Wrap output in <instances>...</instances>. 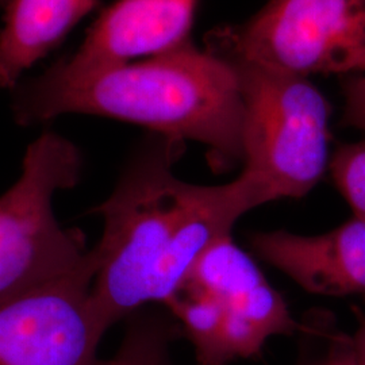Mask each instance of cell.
Masks as SVG:
<instances>
[{
  "instance_id": "1",
  "label": "cell",
  "mask_w": 365,
  "mask_h": 365,
  "mask_svg": "<svg viewBox=\"0 0 365 365\" xmlns=\"http://www.w3.org/2000/svg\"><path fill=\"white\" fill-rule=\"evenodd\" d=\"M182 144L153 134L93 210L103 218V235L93 247L92 300L107 330L145 304H165L235 222L272 202L244 172L218 185L184 182L173 172Z\"/></svg>"
},
{
  "instance_id": "2",
  "label": "cell",
  "mask_w": 365,
  "mask_h": 365,
  "mask_svg": "<svg viewBox=\"0 0 365 365\" xmlns=\"http://www.w3.org/2000/svg\"><path fill=\"white\" fill-rule=\"evenodd\" d=\"M11 108L22 126L66 114L113 118L170 140L200 143L218 168L242 161L244 105L235 66L190 41L78 76L49 68L14 88Z\"/></svg>"
},
{
  "instance_id": "3",
  "label": "cell",
  "mask_w": 365,
  "mask_h": 365,
  "mask_svg": "<svg viewBox=\"0 0 365 365\" xmlns=\"http://www.w3.org/2000/svg\"><path fill=\"white\" fill-rule=\"evenodd\" d=\"M244 105L242 163L271 200L300 199L329 165L331 107L307 78L229 60Z\"/></svg>"
},
{
  "instance_id": "4",
  "label": "cell",
  "mask_w": 365,
  "mask_h": 365,
  "mask_svg": "<svg viewBox=\"0 0 365 365\" xmlns=\"http://www.w3.org/2000/svg\"><path fill=\"white\" fill-rule=\"evenodd\" d=\"M81 168L76 145L54 131L29 145L21 176L0 196V300L63 279L88 260L84 235L64 229L53 209Z\"/></svg>"
},
{
  "instance_id": "5",
  "label": "cell",
  "mask_w": 365,
  "mask_h": 365,
  "mask_svg": "<svg viewBox=\"0 0 365 365\" xmlns=\"http://www.w3.org/2000/svg\"><path fill=\"white\" fill-rule=\"evenodd\" d=\"M211 53L295 76L365 73V0H271Z\"/></svg>"
},
{
  "instance_id": "6",
  "label": "cell",
  "mask_w": 365,
  "mask_h": 365,
  "mask_svg": "<svg viewBox=\"0 0 365 365\" xmlns=\"http://www.w3.org/2000/svg\"><path fill=\"white\" fill-rule=\"evenodd\" d=\"M95 250L63 279L0 300V365H106L92 300Z\"/></svg>"
},
{
  "instance_id": "7",
  "label": "cell",
  "mask_w": 365,
  "mask_h": 365,
  "mask_svg": "<svg viewBox=\"0 0 365 365\" xmlns=\"http://www.w3.org/2000/svg\"><path fill=\"white\" fill-rule=\"evenodd\" d=\"M185 283L221 303L229 360L260 353L267 339L299 329L284 298L232 235L215 242L196 261Z\"/></svg>"
},
{
  "instance_id": "8",
  "label": "cell",
  "mask_w": 365,
  "mask_h": 365,
  "mask_svg": "<svg viewBox=\"0 0 365 365\" xmlns=\"http://www.w3.org/2000/svg\"><path fill=\"white\" fill-rule=\"evenodd\" d=\"M196 4L197 0H115L78 51L51 68L78 76L179 48L190 41Z\"/></svg>"
},
{
  "instance_id": "9",
  "label": "cell",
  "mask_w": 365,
  "mask_h": 365,
  "mask_svg": "<svg viewBox=\"0 0 365 365\" xmlns=\"http://www.w3.org/2000/svg\"><path fill=\"white\" fill-rule=\"evenodd\" d=\"M250 245L261 260L314 295H365V221H351L324 235L259 232Z\"/></svg>"
},
{
  "instance_id": "10",
  "label": "cell",
  "mask_w": 365,
  "mask_h": 365,
  "mask_svg": "<svg viewBox=\"0 0 365 365\" xmlns=\"http://www.w3.org/2000/svg\"><path fill=\"white\" fill-rule=\"evenodd\" d=\"M99 0H9L0 31V90L48 56Z\"/></svg>"
},
{
  "instance_id": "11",
  "label": "cell",
  "mask_w": 365,
  "mask_h": 365,
  "mask_svg": "<svg viewBox=\"0 0 365 365\" xmlns=\"http://www.w3.org/2000/svg\"><path fill=\"white\" fill-rule=\"evenodd\" d=\"M165 306L182 324L200 365L230 363L225 345V315L221 303L206 291L185 283Z\"/></svg>"
},
{
  "instance_id": "12",
  "label": "cell",
  "mask_w": 365,
  "mask_h": 365,
  "mask_svg": "<svg viewBox=\"0 0 365 365\" xmlns=\"http://www.w3.org/2000/svg\"><path fill=\"white\" fill-rule=\"evenodd\" d=\"M167 327L157 321H141L129 329L117 356L106 365H170L167 356Z\"/></svg>"
},
{
  "instance_id": "13",
  "label": "cell",
  "mask_w": 365,
  "mask_h": 365,
  "mask_svg": "<svg viewBox=\"0 0 365 365\" xmlns=\"http://www.w3.org/2000/svg\"><path fill=\"white\" fill-rule=\"evenodd\" d=\"M330 172L353 217L365 221V140L339 146L330 158Z\"/></svg>"
},
{
  "instance_id": "14",
  "label": "cell",
  "mask_w": 365,
  "mask_h": 365,
  "mask_svg": "<svg viewBox=\"0 0 365 365\" xmlns=\"http://www.w3.org/2000/svg\"><path fill=\"white\" fill-rule=\"evenodd\" d=\"M344 99L342 125L365 131V73L344 81Z\"/></svg>"
},
{
  "instance_id": "15",
  "label": "cell",
  "mask_w": 365,
  "mask_h": 365,
  "mask_svg": "<svg viewBox=\"0 0 365 365\" xmlns=\"http://www.w3.org/2000/svg\"><path fill=\"white\" fill-rule=\"evenodd\" d=\"M353 357L359 365H365V324L351 341Z\"/></svg>"
},
{
  "instance_id": "16",
  "label": "cell",
  "mask_w": 365,
  "mask_h": 365,
  "mask_svg": "<svg viewBox=\"0 0 365 365\" xmlns=\"http://www.w3.org/2000/svg\"><path fill=\"white\" fill-rule=\"evenodd\" d=\"M322 365H359L356 363L354 357H353L352 349H351V342H349V352L346 356H339L336 359L329 360L327 363Z\"/></svg>"
},
{
  "instance_id": "17",
  "label": "cell",
  "mask_w": 365,
  "mask_h": 365,
  "mask_svg": "<svg viewBox=\"0 0 365 365\" xmlns=\"http://www.w3.org/2000/svg\"><path fill=\"white\" fill-rule=\"evenodd\" d=\"M7 1H9V0H0V7H1V9H4V7H6V4H7Z\"/></svg>"
}]
</instances>
